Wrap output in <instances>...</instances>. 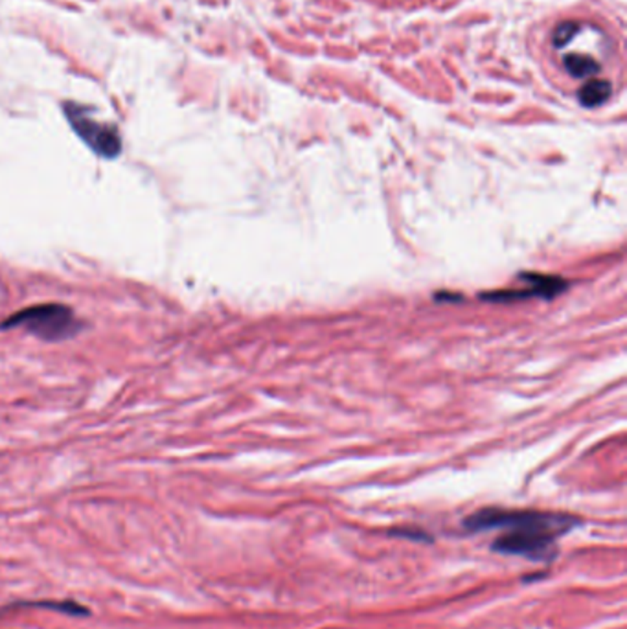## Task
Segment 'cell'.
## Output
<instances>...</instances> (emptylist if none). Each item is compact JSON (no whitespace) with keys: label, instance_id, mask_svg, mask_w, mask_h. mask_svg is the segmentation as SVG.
I'll return each mask as SVG.
<instances>
[{"label":"cell","instance_id":"cell-1","mask_svg":"<svg viewBox=\"0 0 627 629\" xmlns=\"http://www.w3.org/2000/svg\"><path fill=\"white\" fill-rule=\"evenodd\" d=\"M539 57L550 79L567 83L574 96L590 83L624 79L622 54L613 32L584 17L557 21L541 33Z\"/></svg>","mask_w":627,"mask_h":629},{"label":"cell","instance_id":"cell-2","mask_svg":"<svg viewBox=\"0 0 627 629\" xmlns=\"http://www.w3.org/2000/svg\"><path fill=\"white\" fill-rule=\"evenodd\" d=\"M576 519L568 515L545 514V512H523V510L484 508L469 515L464 526L469 532L504 530L497 537L493 548L497 552L523 556V558L548 559L554 554V543L567 534Z\"/></svg>","mask_w":627,"mask_h":629},{"label":"cell","instance_id":"cell-3","mask_svg":"<svg viewBox=\"0 0 627 629\" xmlns=\"http://www.w3.org/2000/svg\"><path fill=\"white\" fill-rule=\"evenodd\" d=\"M0 328H22L43 340L68 339L77 331L76 315L63 304H39L13 313Z\"/></svg>","mask_w":627,"mask_h":629},{"label":"cell","instance_id":"cell-4","mask_svg":"<svg viewBox=\"0 0 627 629\" xmlns=\"http://www.w3.org/2000/svg\"><path fill=\"white\" fill-rule=\"evenodd\" d=\"M66 116H68L74 131L81 137L83 142L87 144L92 151H96L105 159H115L116 155L120 153V137L112 127L94 122L87 115H83L79 107H66Z\"/></svg>","mask_w":627,"mask_h":629},{"label":"cell","instance_id":"cell-5","mask_svg":"<svg viewBox=\"0 0 627 629\" xmlns=\"http://www.w3.org/2000/svg\"><path fill=\"white\" fill-rule=\"evenodd\" d=\"M524 287L521 289H506V291H497V293H490L484 295V298L491 302H513V300H524L530 296H541V298H554L559 293L567 289V282L557 276H546V274H535V273H526L521 274Z\"/></svg>","mask_w":627,"mask_h":629}]
</instances>
